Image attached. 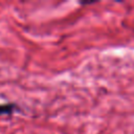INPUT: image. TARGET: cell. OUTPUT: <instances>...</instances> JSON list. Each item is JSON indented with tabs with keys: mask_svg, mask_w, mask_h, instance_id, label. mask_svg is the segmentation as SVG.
Segmentation results:
<instances>
[{
	"mask_svg": "<svg viewBox=\"0 0 134 134\" xmlns=\"http://www.w3.org/2000/svg\"><path fill=\"white\" fill-rule=\"evenodd\" d=\"M97 1H80L79 3L81 5H87V4H93V3H96Z\"/></svg>",
	"mask_w": 134,
	"mask_h": 134,
	"instance_id": "obj_2",
	"label": "cell"
},
{
	"mask_svg": "<svg viewBox=\"0 0 134 134\" xmlns=\"http://www.w3.org/2000/svg\"><path fill=\"white\" fill-rule=\"evenodd\" d=\"M18 110V107L16 104H0V116L1 115H9L13 114Z\"/></svg>",
	"mask_w": 134,
	"mask_h": 134,
	"instance_id": "obj_1",
	"label": "cell"
}]
</instances>
